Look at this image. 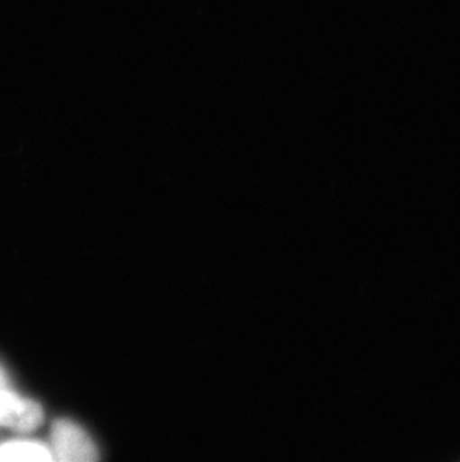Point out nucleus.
Segmentation results:
<instances>
[{
    "label": "nucleus",
    "instance_id": "f257e3e1",
    "mask_svg": "<svg viewBox=\"0 0 460 462\" xmlns=\"http://www.w3.org/2000/svg\"><path fill=\"white\" fill-rule=\"evenodd\" d=\"M52 458L86 462L97 458V449L83 428L70 420H57L51 431Z\"/></svg>",
    "mask_w": 460,
    "mask_h": 462
},
{
    "label": "nucleus",
    "instance_id": "20e7f679",
    "mask_svg": "<svg viewBox=\"0 0 460 462\" xmlns=\"http://www.w3.org/2000/svg\"><path fill=\"white\" fill-rule=\"evenodd\" d=\"M9 388V379L6 371L4 370V366L0 365V391H5Z\"/></svg>",
    "mask_w": 460,
    "mask_h": 462
},
{
    "label": "nucleus",
    "instance_id": "7ed1b4c3",
    "mask_svg": "<svg viewBox=\"0 0 460 462\" xmlns=\"http://www.w3.org/2000/svg\"><path fill=\"white\" fill-rule=\"evenodd\" d=\"M51 449L36 441H9L0 446V461H50Z\"/></svg>",
    "mask_w": 460,
    "mask_h": 462
},
{
    "label": "nucleus",
    "instance_id": "f03ea898",
    "mask_svg": "<svg viewBox=\"0 0 460 462\" xmlns=\"http://www.w3.org/2000/svg\"><path fill=\"white\" fill-rule=\"evenodd\" d=\"M44 413L40 404L22 398L11 389L0 391V423L15 431L29 432L40 427Z\"/></svg>",
    "mask_w": 460,
    "mask_h": 462
}]
</instances>
